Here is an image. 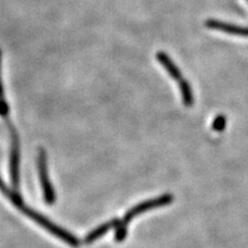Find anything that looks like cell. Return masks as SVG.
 Masks as SVG:
<instances>
[{"label":"cell","instance_id":"cell-2","mask_svg":"<svg viewBox=\"0 0 248 248\" xmlns=\"http://www.w3.org/2000/svg\"><path fill=\"white\" fill-rule=\"evenodd\" d=\"M37 168L38 175H40V180L44 191V198L46 204H53L56 200L55 191H54L53 186L51 184L50 178L48 175V167H46V153L44 148H40L38 150L37 156Z\"/></svg>","mask_w":248,"mask_h":248},{"label":"cell","instance_id":"cell-6","mask_svg":"<svg viewBox=\"0 0 248 248\" xmlns=\"http://www.w3.org/2000/svg\"><path fill=\"white\" fill-rule=\"evenodd\" d=\"M156 57H157V60L162 64V66L167 69L169 75L172 77L173 79L178 81H180L182 79V75H181V72L179 71V68L177 67V65L172 61V59L170 58V56L167 53L158 52L156 54Z\"/></svg>","mask_w":248,"mask_h":248},{"label":"cell","instance_id":"cell-13","mask_svg":"<svg viewBox=\"0 0 248 248\" xmlns=\"http://www.w3.org/2000/svg\"><path fill=\"white\" fill-rule=\"evenodd\" d=\"M0 65H1V51H0ZM0 99H3V87L1 83V77H0Z\"/></svg>","mask_w":248,"mask_h":248},{"label":"cell","instance_id":"cell-1","mask_svg":"<svg viewBox=\"0 0 248 248\" xmlns=\"http://www.w3.org/2000/svg\"><path fill=\"white\" fill-rule=\"evenodd\" d=\"M18 209H19V210H21L23 213H24L27 217H29V218L34 220L36 223L40 224L41 227H43L49 232H51L52 235L56 236L59 239H61L63 242L67 243L68 245H71L73 247L79 246L80 241L78 240L77 237L72 235L71 232H68L64 229H62V228L56 226V224H54L52 221H50L48 218H46V217L43 216L42 214L37 213L36 211L32 210V209L28 208L25 204L21 205Z\"/></svg>","mask_w":248,"mask_h":248},{"label":"cell","instance_id":"cell-10","mask_svg":"<svg viewBox=\"0 0 248 248\" xmlns=\"http://www.w3.org/2000/svg\"><path fill=\"white\" fill-rule=\"evenodd\" d=\"M115 241L122 242L124 239L126 238L127 235V224L124 223L122 220L117 221L115 226Z\"/></svg>","mask_w":248,"mask_h":248},{"label":"cell","instance_id":"cell-12","mask_svg":"<svg viewBox=\"0 0 248 248\" xmlns=\"http://www.w3.org/2000/svg\"><path fill=\"white\" fill-rule=\"evenodd\" d=\"M9 113V106L4 102V99H0V116L5 117Z\"/></svg>","mask_w":248,"mask_h":248},{"label":"cell","instance_id":"cell-11","mask_svg":"<svg viewBox=\"0 0 248 248\" xmlns=\"http://www.w3.org/2000/svg\"><path fill=\"white\" fill-rule=\"evenodd\" d=\"M227 124V118L224 115H218L217 117L213 120L212 123V128L213 130L217 131V133H220L224 128H226Z\"/></svg>","mask_w":248,"mask_h":248},{"label":"cell","instance_id":"cell-7","mask_svg":"<svg viewBox=\"0 0 248 248\" xmlns=\"http://www.w3.org/2000/svg\"><path fill=\"white\" fill-rule=\"evenodd\" d=\"M117 221H118V219H113L111 221H108V222L102 224V226L97 227L93 231H91L87 235L86 239H85V243L90 244V243H93L94 241H96L98 238L103 237L108 231H110L112 228H115Z\"/></svg>","mask_w":248,"mask_h":248},{"label":"cell","instance_id":"cell-8","mask_svg":"<svg viewBox=\"0 0 248 248\" xmlns=\"http://www.w3.org/2000/svg\"><path fill=\"white\" fill-rule=\"evenodd\" d=\"M0 191H1L3 195L7 199H9L12 202V203L17 208H19L21 205L24 204V203H23V200H22V198H21V196L19 195V193L7 187V186L5 185V183L3 182V180L1 179V178H0Z\"/></svg>","mask_w":248,"mask_h":248},{"label":"cell","instance_id":"cell-3","mask_svg":"<svg viewBox=\"0 0 248 248\" xmlns=\"http://www.w3.org/2000/svg\"><path fill=\"white\" fill-rule=\"evenodd\" d=\"M173 200H174V197L172 195H170V193H167V195H162V196H160L158 198H155L153 200L145 201V202H143V203L139 204V205L131 208L130 210H128L126 212V214L124 215L122 221L125 224H128L130 222V220H133L136 216L140 215L141 213H144L146 211H148V210H152V209L169 205L172 203Z\"/></svg>","mask_w":248,"mask_h":248},{"label":"cell","instance_id":"cell-9","mask_svg":"<svg viewBox=\"0 0 248 248\" xmlns=\"http://www.w3.org/2000/svg\"><path fill=\"white\" fill-rule=\"evenodd\" d=\"M179 88L181 91V95L183 98V104L186 107H191L193 105V94L192 89L188 81L181 79L179 81Z\"/></svg>","mask_w":248,"mask_h":248},{"label":"cell","instance_id":"cell-5","mask_svg":"<svg viewBox=\"0 0 248 248\" xmlns=\"http://www.w3.org/2000/svg\"><path fill=\"white\" fill-rule=\"evenodd\" d=\"M206 26L210 29H216L223 31L229 34L232 35H239V36H248V27H242L234 24H229L226 22L217 21L210 19L206 22Z\"/></svg>","mask_w":248,"mask_h":248},{"label":"cell","instance_id":"cell-4","mask_svg":"<svg viewBox=\"0 0 248 248\" xmlns=\"http://www.w3.org/2000/svg\"><path fill=\"white\" fill-rule=\"evenodd\" d=\"M13 135V144L11 150V159H10V170H11V179L12 184L15 189H19L20 184V174H19V165H20V146L18 135L15 129H12Z\"/></svg>","mask_w":248,"mask_h":248}]
</instances>
